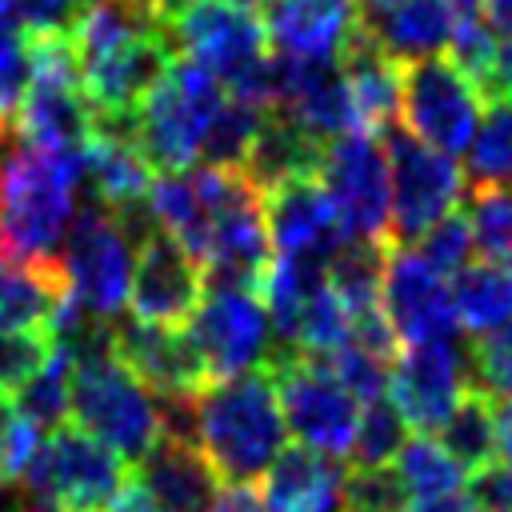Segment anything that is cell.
Listing matches in <instances>:
<instances>
[{
    "label": "cell",
    "instance_id": "17",
    "mask_svg": "<svg viewBox=\"0 0 512 512\" xmlns=\"http://www.w3.org/2000/svg\"><path fill=\"white\" fill-rule=\"evenodd\" d=\"M112 352L128 364V372L148 384L156 396H196L208 388L204 360L188 332L148 320H116L112 324Z\"/></svg>",
    "mask_w": 512,
    "mask_h": 512
},
{
    "label": "cell",
    "instance_id": "43",
    "mask_svg": "<svg viewBox=\"0 0 512 512\" xmlns=\"http://www.w3.org/2000/svg\"><path fill=\"white\" fill-rule=\"evenodd\" d=\"M496 48H500V36L484 24V16H480V12H460L456 32H452V40H448V60H452L456 68H464V72L480 84V76L488 72Z\"/></svg>",
    "mask_w": 512,
    "mask_h": 512
},
{
    "label": "cell",
    "instance_id": "7",
    "mask_svg": "<svg viewBox=\"0 0 512 512\" xmlns=\"http://www.w3.org/2000/svg\"><path fill=\"white\" fill-rule=\"evenodd\" d=\"M92 104L68 36H32L28 88L12 112V136L36 148H84Z\"/></svg>",
    "mask_w": 512,
    "mask_h": 512
},
{
    "label": "cell",
    "instance_id": "14",
    "mask_svg": "<svg viewBox=\"0 0 512 512\" xmlns=\"http://www.w3.org/2000/svg\"><path fill=\"white\" fill-rule=\"evenodd\" d=\"M468 392V352L456 340L404 344L388 368V400L412 432H440V424Z\"/></svg>",
    "mask_w": 512,
    "mask_h": 512
},
{
    "label": "cell",
    "instance_id": "35",
    "mask_svg": "<svg viewBox=\"0 0 512 512\" xmlns=\"http://www.w3.org/2000/svg\"><path fill=\"white\" fill-rule=\"evenodd\" d=\"M464 352H468L472 392L488 396L492 404H512V324L472 336Z\"/></svg>",
    "mask_w": 512,
    "mask_h": 512
},
{
    "label": "cell",
    "instance_id": "1",
    "mask_svg": "<svg viewBox=\"0 0 512 512\" xmlns=\"http://www.w3.org/2000/svg\"><path fill=\"white\" fill-rule=\"evenodd\" d=\"M80 188V148H36L12 136L0 152V256L60 264Z\"/></svg>",
    "mask_w": 512,
    "mask_h": 512
},
{
    "label": "cell",
    "instance_id": "26",
    "mask_svg": "<svg viewBox=\"0 0 512 512\" xmlns=\"http://www.w3.org/2000/svg\"><path fill=\"white\" fill-rule=\"evenodd\" d=\"M324 140H316L312 132H304L292 116L268 108L264 120H260V132L248 148V160H244V176L256 184V192H272L276 184H288V180H300V176H316L320 160H324Z\"/></svg>",
    "mask_w": 512,
    "mask_h": 512
},
{
    "label": "cell",
    "instance_id": "23",
    "mask_svg": "<svg viewBox=\"0 0 512 512\" xmlns=\"http://www.w3.org/2000/svg\"><path fill=\"white\" fill-rule=\"evenodd\" d=\"M340 488H344L340 460L292 444L260 476L256 492L264 512H340Z\"/></svg>",
    "mask_w": 512,
    "mask_h": 512
},
{
    "label": "cell",
    "instance_id": "48",
    "mask_svg": "<svg viewBox=\"0 0 512 512\" xmlns=\"http://www.w3.org/2000/svg\"><path fill=\"white\" fill-rule=\"evenodd\" d=\"M408 512H480V508H476V500L468 492H448V496L416 500V504H408Z\"/></svg>",
    "mask_w": 512,
    "mask_h": 512
},
{
    "label": "cell",
    "instance_id": "39",
    "mask_svg": "<svg viewBox=\"0 0 512 512\" xmlns=\"http://www.w3.org/2000/svg\"><path fill=\"white\" fill-rule=\"evenodd\" d=\"M408 248H416V252H420L436 272H444V276L460 272L464 264H472V252H476L468 212H464V208H452V212L440 216L432 228H424V232L416 236V244H408Z\"/></svg>",
    "mask_w": 512,
    "mask_h": 512
},
{
    "label": "cell",
    "instance_id": "56",
    "mask_svg": "<svg viewBox=\"0 0 512 512\" xmlns=\"http://www.w3.org/2000/svg\"><path fill=\"white\" fill-rule=\"evenodd\" d=\"M4 404H8V392H4V388H0V408H4Z\"/></svg>",
    "mask_w": 512,
    "mask_h": 512
},
{
    "label": "cell",
    "instance_id": "6",
    "mask_svg": "<svg viewBox=\"0 0 512 512\" xmlns=\"http://www.w3.org/2000/svg\"><path fill=\"white\" fill-rule=\"evenodd\" d=\"M132 264H136V244L120 224V216L104 208L96 196L84 208H76L60 248L64 300L96 320H120V312L128 308Z\"/></svg>",
    "mask_w": 512,
    "mask_h": 512
},
{
    "label": "cell",
    "instance_id": "3",
    "mask_svg": "<svg viewBox=\"0 0 512 512\" xmlns=\"http://www.w3.org/2000/svg\"><path fill=\"white\" fill-rule=\"evenodd\" d=\"M172 56H188L208 68L228 96L272 108L276 104V56L268 52L264 24L228 0H196L172 28H164Z\"/></svg>",
    "mask_w": 512,
    "mask_h": 512
},
{
    "label": "cell",
    "instance_id": "37",
    "mask_svg": "<svg viewBox=\"0 0 512 512\" xmlns=\"http://www.w3.org/2000/svg\"><path fill=\"white\" fill-rule=\"evenodd\" d=\"M404 440H408V424H404V416L392 408V400H388V396H384V400H372V404L360 408L348 460H352V464H392Z\"/></svg>",
    "mask_w": 512,
    "mask_h": 512
},
{
    "label": "cell",
    "instance_id": "31",
    "mask_svg": "<svg viewBox=\"0 0 512 512\" xmlns=\"http://www.w3.org/2000/svg\"><path fill=\"white\" fill-rule=\"evenodd\" d=\"M440 444L468 476L488 468L496 460V404L480 392H468L440 424Z\"/></svg>",
    "mask_w": 512,
    "mask_h": 512
},
{
    "label": "cell",
    "instance_id": "29",
    "mask_svg": "<svg viewBox=\"0 0 512 512\" xmlns=\"http://www.w3.org/2000/svg\"><path fill=\"white\" fill-rule=\"evenodd\" d=\"M388 248H392L388 240H340V248L328 256L324 280L352 316L380 308Z\"/></svg>",
    "mask_w": 512,
    "mask_h": 512
},
{
    "label": "cell",
    "instance_id": "51",
    "mask_svg": "<svg viewBox=\"0 0 512 512\" xmlns=\"http://www.w3.org/2000/svg\"><path fill=\"white\" fill-rule=\"evenodd\" d=\"M148 4H152L156 24H160V28H172V24H176V20H180L196 0H148Z\"/></svg>",
    "mask_w": 512,
    "mask_h": 512
},
{
    "label": "cell",
    "instance_id": "10",
    "mask_svg": "<svg viewBox=\"0 0 512 512\" xmlns=\"http://www.w3.org/2000/svg\"><path fill=\"white\" fill-rule=\"evenodd\" d=\"M188 336L204 360L208 384L240 376V372L272 368L280 360L272 320L252 288L212 284L188 320Z\"/></svg>",
    "mask_w": 512,
    "mask_h": 512
},
{
    "label": "cell",
    "instance_id": "2",
    "mask_svg": "<svg viewBox=\"0 0 512 512\" xmlns=\"http://www.w3.org/2000/svg\"><path fill=\"white\" fill-rule=\"evenodd\" d=\"M196 448L220 484H260L288 448V428L268 368L212 380L196 392Z\"/></svg>",
    "mask_w": 512,
    "mask_h": 512
},
{
    "label": "cell",
    "instance_id": "30",
    "mask_svg": "<svg viewBox=\"0 0 512 512\" xmlns=\"http://www.w3.org/2000/svg\"><path fill=\"white\" fill-rule=\"evenodd\" d=\"M472 188H512V96H492L464 152Z\"/></svg>",
    "mask_w": 512,
    "mask_h": 512
},
{
    "label": "cell",
    "instance_id": "4",
    "mask_svg": "<svg viewBox=\"0 0 512 512\" xmlns=\"http://www.w3.org/2000/svg\"><path fill=\"white\" fill-rule=\"evenodd\" d=\"M228 88L188 56H172L160 80L132 112L136 144L160 172H180L200 160V144L224 108Z\"/></svg>",
    "mask_w": 512,
    "mask_h": 512
},
{
    "label": "cell",
    "instance_id": "38",
    "mask_svg": "<svg viewBox=\"0 0 512 512\" xmlns=\"http://www.w3.org/2000/svg\"><path fill=\"white\" fill-rule=\"evenodd\" d=\"M408 500L392 464H352L340 488V512H408Z\"/></svg>",
    "mask_w": 512,
    "mask_h": 512
},
{
    "label": "cell",
    "instance_id": "22",
    "mask_svg": "<svg viewBox=\"0 0 512 512\" xmlns=\"http://www.w3.org/2000/svg\"><path fill=\"white\" fill-rule=\"evenodd\" d=\"M456 0H392L364 8V32L400 64L440 56L456 32Z\"/></svg>",
    "mask_w": 512,
    "mask_h": 512
},
{
    "label": "cell",
    "instance_id": "32",
    "mask_svg": "<svg viewBox=\"0 0 512 512\" xmlns=\"http://www.w3.org/2000/svg\"><path fill=\"white\" fill-rule=\"evenodd\" d=\"M404 492L412 500H432V496H448V492H460L464 484V468L452 460V452L428 436V432H416L400 444L396 460H392Z\"/></svg>",
    "mask_w": 512,
    "mask_h": 512
},
{
    "label": "cell",
    "instance_id": "12",
    "mask_svg": "<svg viewBox=\"0 0 512 512\" xmlns=\"http://www.w3.org/2000/svg\"><path fill=\"white\" fill-rule=\"evenodd\" d=\"M268 372L276 380L288 436L328 460H348L364 404L332 376V368L316 356H288Z\"/></svg>",
    "mask_w": 512,
    "mask_h": 512
},
{
    "label": "cell",
    "instance_id": "13",
    "mask_svg": "<svg viewBox=\"0 0 512 512\" xmlns=\"http://www.w3.org/2000/svg\"><path fill=\"white\" fill-rule=\"evenodd\" d=\"M316 180L344 240H388V156L376 132L356 128L328 140Z\"/></svg>",
    "mask_w": 512,
    "mask_h": 512
},
{
    "label": "cell",
    "instance_id": "5",
    "mask_svg": "<svg viewBox=\"0 0 512 512\" xmlns=\"http://www.w3.org/2000/svg\"><path fill=\"white\" fill-rule=\"evenodd\" d=\"M68 416L76 428L120 452L124 460H144L160 440V404L148 384H140L116 352H96L72 360Z\"/></svg>",
    "mask_w": 512,
    "mask_h": 512
},
{
    "label": "cell",
    "instance_id": "18",
    "mask_svg": "<svg viewBox=\"0 0 512 512\" xmlns=\"http://www.w3.org/2000/svg\"><path fill=\"white\" fill-rule=\"evenodd\" d=\"M260 200H264V224H268L272 256L308 260V264L328 268V256L340 248L344 232H340V220H336L320 180L300 176V180L276 184Z\"/></svg>",
    "mask_w": 512,
    "mask_h": 512
},
{
    "label": "cell",
    "instance_id": "40",
    "mask_svg": "<svg viewBox=\"0 0 512 512\" xmlns=\"http://www.w3.org/2000/svg\"><path fill=\"white\" fill-rule=\"evenodd\" d=\"M324 364L332 368V376L360 400V404H372V400H384L388 396V360H380V356H372V352H364L360 344H344V348H336L332 356H324Z\"/></svg>",
    "mask_w": 512,
    "mask_h": 512
},
{
    "label": "cell",
    "instance_id": "45",
    "mask_svg": "<svg viewBox=\"0 0 512 512\" xmlns=\"http://www.w3.org/2000/svg\"><path fill=\"white\" fill-rule=\"evenodd\" d=\"M468 496L476 500L480 512H512V468L492 460L488 468L472 472V488Z\"/></svg>",
    "mask_w": 512,
    "mask_h": 512
},
{
    "label": "cell",
    "instance_id": "9",
    "mask_svg": "<svg viewBox=\"0 0 512 512\" xmlns=\"http://www.w3.org/2000/svg\"><path fill=\"white\" fill-rule=\"evenodd\" d=\"M380 140L388 156V244L408 248L460 204L464 172L452 156L420 144L408 128L388 124Z\"/></svg>",
    "mask_w": 512,
    "mask_h": 512
},
{
    "label": "cell",
    "instance_id": "54",
    "mask_svg": "<svg viewBox=\"0 0 512 512\" xmlns=\"http://www.w3.org/2000/svg\"><path fill=\"white\" fill-rule=\"evenodd\" d=\"M480 4H484V0H456L460 12H480Z\"/></svg>",
    "mask_w": 512,
    "mask_h": 512
},
{
    "label": "cell",
    "instance_id": "52",
    "mask_svg": "<svg viewBox=\"0 0 512 512\" xmlns=\"http://www.w3.org/2000/svg\"><path fill=\"white\" fill-rule=\"evenodd\" d=\"M16 512H68V508H60V504H52V500H28V504H20Z\"/></svg>",
    "mask_w": 512,
    "mask_h": 512
},
{
    "label": "cell",
    "instance_id": "53",
    "mask_svg": "<svg viewBox=\"0 0 512 512\" xmlns=\"http://www.w3.org/2000/svg\"><path fill=\"white\" fill-rule=\"evenodd\" d=\"M228 4H236V8H248V12H252V8H268L272 0H228Z\"/></svg>",
    "mask_w": 512,
    "mask_h": 512
},
{
    "label": "cell",
    "instance_id": "47",
    "mask_svg": "<svg viewBox=\"0 0 512 512\" xmlns=\"http://www.w3.org/2000/svg\"><path fill=\"white\" fill-rule=\"evenodd\" d=\"M208 512H264L256 484H220Z\"/></svg>",
    "mask_w": 512,
    "mask_h": 512
},
{
    "label": "cell",
    "instance_id": "36",
    "mask_svg": "<svg viewBox=\"0 0 512 512\" xmlns=\"http://www.w3.org/2000/svg\"><path fill=\"white\" fill-rule=\"evenodd\" d=\"M464 212L476 252L500 268H512V188H476Z\"/></svg>",
    "mask_w": 512,
    "mask_h": 512
},
{
    "label": "cell",
    "instance_id": "49",
    "mask_svg": "<svg viewBox=\"0 0 512 512\" xmlns=\"http://www.w3.org/2000/svg\"><path fill=\"white\" fill-rule=\"evenodd\" d=\"M480 16H484V24L500 40H512V0H484L480 4Z\"/></svg>",
    "mask_w": 512,
    "mask_h": 512
},
{
    "label": "cell",
    "instance_id": "44",
    "mask_svg": "<svg viewBox=\"0 0 512 512\" xmlns=\"http://www.w3.org/2000/svg\"><path fill=\"white\" fill-rule=\"evenodd\" d=\"M84 4L88 0H8L12 16L24 24L28 36H68Z\"/></svg>",
    "mask_w": 512,
    "mask_h": 512
},
{
    "label": "cell",
    "instance_id": "21",
    "mask_svg": "<svg viewBox=\"0 0 512 512\" xmlns=\"http://www.w3.org/2000/svg\"><path fill=\"white\" fill-rule=\"evenodd\" d=\"M268 264H272V240H268V224H264V200H260L256 184L248 180V188L220 212L200 268L212 284H232V288L256 292Z\"/></svg>",
    "mask_w": 512,
    "mask_h": 512
},
{
    "label": "cell",
    "instance_id": "19",
    "mask_svg": "<svg viewBox=\"0 0 512 512\" xmlns=\"http://www.w3.org/2000/svg\"><path fill=\"white\" fill-rule=\"evenodd\" d=\"M276 56V52H272ZM276 112L292 116L316 140H336L360 128L340 60H292L276 56Z\"/></svg>",
    "mask_w": 512,
    "mask_h": 512
},
{
    "label": "cell",
    "instance_id": "25",
    "mask_svg": "<svg viewBox=\"0 0 512 512\" xmlns=\"http://www.w3.org/2000/svg\"><path fill=\"white\" fill-rule=\"evenodd\" d=\"M340 72L356 108V120L364 132H384L396 116H400V76L404 64L392 60L360 24V32L352 36V44L340 56Z\"/></svg>",
    "mask_w": 512,
    "mask_h": 512
},
{
    "label": "cell",
    "instance_id": "50",
    "mask_svg": "<svg viewBox=\"0 0 512 512\" xmlns=\"http://www.w3.org/2000/svg\"><path fill=\"white\" fill-rule=\"evenodd\" d=\"M496 460L512 468V404H496Z\"/></svg>",
    "mask_w": 512,
    "mask_h": 512
},
{
    "label": "cell",
    "instance_id": "11",
    "mask_svg": "<svg viewBox=\"0 0 512 512\" xmlns=\"http://www.w3.org/2000/svg\"><path fill=\"white\" fill-rule=\"evenodd\" d=\"M480 112H484V96L476 80L464 68H456L448 56H424L404 64L400 120L420 144L444 156H464L476 136Z\"/></svg>",
    "mask_w": 512,
    "mask_h": 512
},
{
    "label": "cell",
    "instance_id": "16",
    "mask_svg": "<svg viewBox=\"0 0 512 512\" xmlns=\"http://www.w3.org/2000/svg\"><path fill=\"white\" fill-rule=\"evenodd\" d=\"M204 296V268L164 232H152L136 248L132 284H128V308L136 320L180 328L192 320L196 304Z\"/></svg>",
    "mask_w": 512,
    "mask_h": 512
},
{
    "label": "cell",
    "instance_id": "34",
    "mask_svg": "<svg viewBox=\"0 0 512 512\" xmlns=\"http://www.w3.org/2000/svg\"><path fill=\"white\" fill-rule=\"evenodd\" d=\"M260 120H264V108L228 96L224 108L216 112L204 144H200V160L208 168H232V172H240L244 160H248V148H252V140L260 132Z\"/></svg>",
    "mask_w": 512,
    "mask_h": 512
},
{
    "label": "cell",
    "instance_id": "8",
    "mask_svg": "<svg viewBox=\"0 0 512 512\" xmlns=\"http://www.w3.org/2000/svg\"><path fill=\"white\" fill-rule=\"evenodd\" d=\"M128 476L132 472L120 452L64 420L44 432L36 460L24 476V492H32V500H52L68 512H104Z\"/></svg>",
    "mask_w": 512,
    "mask_h": 512
},
{
    "label": "cell",
    "instance_id": "28",
    "mask_svg": "<svg viewBox=\"0 0 512 512\" xmlns=\"http://www.w3.org/2000/svg\"><path fill=\"white\" fill-rule=\"evenodd\" d=\"M448 284H452L456 324L468 336L512 324V268L480 260V264H464L460 272H452Z\"/></svg>",
    "mask_w": 512,
    "mask_h": 512
},
{
    "label": "cell",
    "instance_id": "41",
    "mask_svg": "<svg viewBox=\"0 0 512 512\" xmlns=\"http://www.w3.org/2000/svg\"><path fill=\"white\" fill-rule=\"evenodd\" d=\"M40 440H44V428H36L12 404L0 408V480L4 484L24 488V476H28L32 460H36Z\"/></svg>",
    "mask_w": 512,
    "mask_h": 512
},
{
    "label": "cell",
    "instance_id": "33",
    "mask_svg": "<svg viewBox=\"0 0 512 512\" xmlns=\"http://www.w3.org/2000/svg\"><path fill=\"white\" fill-rule=\"evenodd\" d=\"M68 384H72V356L56 344L52 356L12 392V408L48 432L68 420Z\"/></svg>",
    "mask_w": 512,
    "mask_h": 512
},
{
    "label": "cell",
    "instance_id": "46",
    "mask_svg": "<svg viewBox=\"0 0 512 512\" xmlns=\"http://www.w3.org/2000/svg\"><path fill=\"white\" fill-rule=\"evenodd\" d=\"M480 96L492 100V96H512V40H504L488 64V72L480 76Z\"/></svg>",
    "mask_w": 512,
    "mask_h": 512
},
{
    "label": "cell",
    "instance_id": "20",
    "mask_svg": "<svg viewBox=\"0 0 512 512\" xmlns=\"http://www.w3.org/2000/svg\"><path fill=\"white\" fill-rule=\"evenodd\" d=\"M260 24L276 56L340 60L364 24V4L360 0H272Z\"/></svg>",
    "mask_w": 512,
    "mask_h": 512
},
{
    "label": "cell",
    "instance_id": "27",
    "mask_svg": "<svg viewBox=\"0 0 512 512\" xmlns=\"http://www.w3.org/2000/svg\"><path fill=\"white\" fill-rule=\"evenodd\" d=\"M60 304V264H20L0 256V332H52Z\"/></svg>",
    "mask_w": 512,
    "mask_h": 512
},
{
    "label": "cell",
    "instance_id": "55",
    "mask_svg": "<svg viewBox=\"0 0 512 512\" xmlns=\"http://www.w3.org/2000/svg\"><path fill=\"white\" fill-rule=\"evenodd\" d=\"M364 8H380V4H392V0H360Z\"/></svg>",
    "mask_w": 512,
    "mask_h": 512
},
{
    "label": "cell",
    "instance_id": "24",
    "mask_svg": "<svg viewBox=\"0 0 512 512\" xmlns=\"http://www.w3.org/2000/svg\"><path fill=\"white\" fill-rule=\"evenodd\" d=\"M136 476L144 480L160 512H208L220 492V476L212 472L204 452L180 440H156Z\"/></svg>",
    "mask_w": 512,
    "mask_h": 512
},
{
    "label": "cell",
    "instance_id": "15",
    "mask_svg": "<svg viewBox=\"0 0 512 512\" xmlns=\"http://www.w3.org/2000/svg\"><path fill=\"white\" fill-rule=\"evenodd\" d=\"M380 312L392 324L396 340H404V344L456 340V332H460L448 276L436 272L416 248H400V244L388 248Z\"/></svg>",
    "mask_w": 512,
    "mask_h": 512
},
{
    "label": "cell",
    "instance_id": "42",
    "mask_svg": "<svg viewBox=\"0 0 512 512\" xmlns=\"http://www.w3.org/2000/svg\"><path fill=\"white\" fill-rule=\"evenodd\" d=\"M52 348V332H0V388L12 396L52 356Z\"/></svg>",
    "mask_w": 512,
    "mask_h": 512
}]
</instances>
